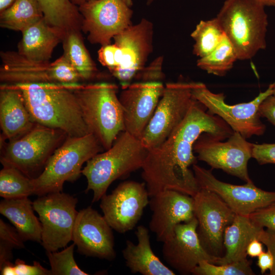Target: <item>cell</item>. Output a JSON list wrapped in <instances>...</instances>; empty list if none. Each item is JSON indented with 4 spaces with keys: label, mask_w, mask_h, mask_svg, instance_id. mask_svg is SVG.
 <instances>
[{
    "label": "cell",
    "mask_w": 275,
    "mask_h": 275,
    "mask_svg": "<svg viewBox=\"0 0 275 275\" xmlns=\"http://www.w3.org/2000/svg\"><path fill=\"white\" fill-rule=\"evenodd\" d=\"M274 264V258L271 252L267 250L263 252L258 257L257 265L261 273L264 274L267 270L270 271Z\"/></svg>",
    "instance_id": "cell-41"
},
{
    "label": "cell",
    "mask_w": 275,
    "mask_h": 275,
    "mask_svg": "<svg viewBox=\"0 0 275 275\" xmlns=\"http://www.w3.org/2000/svg\"><path fill=\"white\" fill-rule=\"evenodd\" d=\"M260 117L266 118L275 126V96L271 95L265 99L259 106Z\"/></svg>",
    "instance_id": "cell-39"
},
{
    "label": "cell",
    "mask_w": 275,
    "mask_h": 275,
    "mask_svg": "<svg viewBox=\"0 0 275 275\" xmlns=\"http://www.w3.org/2000/svg\"><path fill=\"white\" fill-rule=\"evenodd\" d=\"M153 36L152 23L143 18L116 35L114 44L101 46L98 50V61L120 81L122 88L130 84L146 67L153 50Z\"/></svg>",
    "instance_id": "cell-6"
},
{
    "label": "cell",
    "mask_w": 275,
    "mask_h": 275,
    "mask_svg": "<svg viewBox=\"0 0 275 275\" xmlns=\"http://www.w3.org/2000/svg\"><path fill=\"white\" fill-rule=\"evenodd\" d=\"M33 203L28 197L4 199L0 203V213L13 225L24 241L41 243L42 226L34 214Z\"/></svg>",
    "instance_id": "cell-26"
},
{
    "label": "cell",
    "mask_w": 275,
    "mask_h": 275,
    "mask_svg": "<svg viewBox=\"0 0 275 275\" xmlns=\"http://www.w3.org/2000/svg\"><path fill=\"white\" fill-rule=\"evenodd\" d=\"M152 214L149 224L158 241L171 238L175 227L195 216L193 197L174 190H166L150 198Z\"/></svg>",
    "instance_id": "cell-21"
},
{
    "label": "cell",
    "mask_w": 275,
    "mask_h": 275,
    "mask_svg": "<svg viewBox=\"0 0 275 275\" xmlns=\"http://www.w3.org/2000/svg\"><path fill=\"white\" fill-rule=\"evenodd\" d=\"M264 228L253 223L249 216L236 214L225 229L224 245L226 252L216 264H229L246 259L250 242L258 237Z\"/></svg>",
    "instance_id": "cell-25"
},
{
    "label": "cell",
    "mask_w": 275,
    "mask_h": 275,
    "mask_svg": "<svg viewBox=\"0 0 275 275\" xmlns=\"http://www.w3.org/2000/svg\"><path fill=\"white\" fill-rule=\"evenodd\" d=\"M18 45V52L35 62H49L57 45L66 32L46 21L44 17L25 28Z\"/></svg>",
    "instance_id": "cell-23"
},
{
    "label": "cell",
    "mask_w": 275,
    "mask_h": 275,
    "mask_svg": "<svg viewBox=\"0 0 275 275\" xmlns=\"http://www.w3.org/2000/svg\"><path fill=\"white\" fill-rule=\"evenodd\" d=\"M112 229L103 215L88 206L78 212L72 240L79 254L112 261L116 253Z\"/></svg>",
    "instance_id": "cell-19"
},
{
    "label": "cell",
    "mask_w": 275,
    "mask_h": 275,
    "mask_svg": "<svg viewBox=\"0 0 275 275\" xmlns=\"http://www.w3.org/2000/svg\"><path fill=\"white\" fill-rule=\"evenodd\" d=\"M15 0H0V12L10 7Z\"/></svg>",
    "instance_id": "cell-44"
},
{
    "label": "cell",
    "mask_w": 275,
    "mask_h": 275,
    "mask_svg": "<svg viewBox=\"0 0 275 275\" xmlns=\"http://www.w3.org/2000/svg\"><path fill=\"white\" fill-rule=\"evenodd\" d=\"M222 141L207 133L202 134L194 145L197 159L245 182L252 181L248 163L252 157L254 143L249 142L236 131L226 142Z\"/></svg>",
    "instance_id": "cell-13"
},
{
    "label": "cell",
    "mask_w": 275,
    "mask_h": 275,
    "mask_svg": "<svg viewBox=\"0 0 275 275\" xmlns=\"http://www.w3.org/2000/svg\"><path fill=\"white\" fill-rule=\"evenodd\" d=\"M44 17L38 0H15L0 12L1 28L22 32Z\"/></svg>",
    "instance_id": "cell-29"
},
{
    "label": "cell",
    "mask_w": 275,
    "mask_h": 275,
    "mask_svg": "<svg viewBox=\"0 0 275 275\" xmlns=\"http://www.w3.org/2000/svg\"><path fill=\"white\" fill-rule=\"evenodd\" d=\"M0 240L10 245L14 249L24 248V241L15 228H13L0 219Z\"/></svg>",
    "instance_id": "cell-38"
},
{
    "label": "cell",
    "mask_w": 275,
    "mask_h": 275,
    "mask_svg": "<svg viewBox=\"0 0 275 275\" xmlns=\"http://www.w3.org/2000/svg\"><path fill=\"white\" fill-rule=\"evenodd\" d=\"M44 18L50 25L67 33L81 31L82 16L70 0H38Z\"/></svg>",
    "instance_id": "cell-27"
},
{
    "label": "cell",
    "mask_w": 275,
    "mask_h": 275,
    "mask_svg": "<svg viewBox=\"0 0 275 275\" xmlns=\"http://www.w3.org/2000/svg\"><path fill=\"white\" fill-rule=\"evenodd\" d=\"M148 152L140 139L124 131L109 149L89 160L81 173L87 180L85 191L93 192L92 202L100 200L114 181L142 169Z\"/></svg>",
    "instance_id": "cell-3"
},
{
    "label": "cell",
    "mask_w": 275,
    "mask_h": 275,
    "mask_svg": "<svg viewBox=\"0 0 275 275\" xmlns=\"http://www.w3.org/2000/svg\"><path fill=\"white\" fill-rule=\"evenodd\" d=\"M226 36L216 17L208 20H201L190 36L195 41L193 53L200 58L211 52Z\"/></svg>",
    "instance_id": "cell-31"
},
{
    "label": "cell",
    "mask_w": 275,
    "mask_h": 275,
    "mask_svg": "<svg viewBox=\"0 0 275 275\" xmlns=\"http://www.w3.org/2000/svg\"><path fill=\"white\" fill-rule=\"evenodd\" d=\"M237 60L236 50L226 35L211 52L197 61V65L209 74L223 76L232 68Z\"/></svg>",
    "instance_id": "cell-30"
},
{
    "label": "cell",
    "mask_w": 275,
    "mask_h": 275,
    "mask_svg": "<svg viewBox=\"0 0 275 275\" xmlns=\"http://www.w3.org/2000/svg\"><path fill=\"white\" fill-rule=\"evenodd\" d=\"M67 136L62 130L36 123L24 135L5 143L2 147L1 162L3 166L15 167L35 179Z\"/></svg>",
    "instance_id": "cell-8"
},
{
    "label": "cell",
    "mask_w": 275,
    "mask_h": 275,
    "mask_svg": "<svg viewBox=\"0 0 275 275\" xmlns=\"http://www.w3.org/2000/svg\"><path fill=\"white\" fill-rule=\"evenodd\" d=\"M78 7L81 30L92 44H111L112 38L131 24L133 12L122 0H89Z\"/></svg>",
    "instance_id": "cell-15"
},
{
    "label": "cell",
    "mask_w": 275,
    "mask_h": 275,
    "mask_svg": "<svg viewBox=\"0 0 275 275\" xmlns=\"http://www.w3.org/2000/svg\"><path fill=\"white\" fill-rule=\"evenodd\" d=\"M154 0H147V3L148 4H151Z\"/></svg>",
    "instance_id": "cell-49"
},
{
    "label": "cell",
    "mask_w": 275,
    "mask_h": 275,
    "mask_svg": "<svg viewBox=\"0 0 275 275\" xmlns=\"http://www.w3.org/2000/svg\"><path fill=\"white\" fill-rule=\"evenodd\" d=\"M264 7H275V0H254Z\"/></svg>",
    "instance_id": "cell-45"
},
{
    "label": "cell",
    "mask_w": 275,
    "mask_h": 275,
    "mask_svg": "<svg viewBox=\"0 0 275 275\" xmlns=\"http://www.w3.org/2000/svg\"><path fill=\"white\" fill-rule=\"evenodd\" d=\"M112 83H79L75 89L84 121L104 150L109 149L125 131L123 109Z\"/></svg>",
    "instance_id": "cell-4"
},
{
    "label": "cell",
    "mask_w": 275,
    "mask_h": 275,
    "mask_svg": "<svg viewBox=\"0 0 275 275\" xmlns=\"http://www.w3.org/2000/svg\"><path fill=\"white\" fill-rule=\"evenodd\" d=\"M160 80H141L122 88L119 99L123 109L125 131L140 140L161 98Z\"/></svg>",
    "instance_id": "cell-18"
},
{
    "label": "cell",
    "mask_w": 275,
    "mask_h": 275,
    "mask_svg": "<svg viewBox=\"0 0 275 275\" xmlns=\"http://www.w3.org/2000/svg\"><path fill=\"white\" fill-rule=\"evenodd\" d=\"M104 150L95 136H67L54 151L42 173L33 179L34 195L39 197L61 192L66 181L74 182L80 176L83 164Z\"/></svg>",
    "instance_id": "cell-7"
},
{
    "label": "cell",
    "mask_w": 275,
    "mask_h": 275,
    "mask_svg": "<svg viewBox=\"0 0 275 275\" xmlns=\"http://www.w3.org/2000/svg\"><path fill=\"white\" fill-rule=\"evenodd\" d=\"M14 248L8 243L0 240V269L13 259Z\"/></svg>",
    "instance_id": "cell-42"
},
{
    "label": "cell",
    "mask_w": 275,
    "mask_h": 275,
    "mask_svg": "<svg viewBox=\"0 0 275 275\" xmlns=\"http://www.w3.org/2000/svg\"><path fill=\"white\" fill-rule=\"evenodd\" d=\"M272 95L275 96V83H273V94Z\"/></svg>",
    "instance_id": "cell-48"
},
{
    "label": "cell",
    "mask_w": 275,
    "mask_h": 275,
    "mask_svg": "<svg viewBox=\"0 0 275 275\" xmlns=\"http://www.w3.org/2000/svg\"><path fill=\"white\" fill-rule=\"evenodd\" d=\"M79 83L12 85L21 91L35 123L77 137L89 133L74 92Z\"/></svg>",
    "instance_id": "cell-2"
},
{
    "label": "cell",
    "mask_w": 275,
    "mask_h": 275,
    "mask_svg": "<svg viewBox=\"0 0 275 275\" xmlns=\"http://www.w3.org/2000/svg\"><path fill=\"white\" fill-rule=\"evenodd\" d=\"M258 239L263 243L272 254L274 258V264L269 271L270 275H275V232L263 229Z\"/></svg>",
    "instance_id": "cell-40"
},
{
    "label": "cell",
    "mask_w": 275,
    "mask_h": 275,
    "mask_svg": "<svg viewBox=\"0 0 275 275\" xmlns=\"http://www.w3.org/2000/svg\"><path fill=\"white\" fill-rule=\"evenodd\" d=\"M263 243L257 239L252 240L246 249V254L251 257H258L263 252Z\"/></svg>",
    "instance_id": "cell-43"
},
{
    "label": "cell",
    "mask_w": 275,
    "mask_h": 275,
    "mask_svg": "<svg viewBox=\"0 0 275 275\" xmlns=\"http://www.w3.org/2000/svg\"><path fill=\"white\" fill-rule=\"evenodd\" d=\"M21 91L14 85L0 86L1 138L9 141L20 138L34 126Z\"/></svg>",
    "instance_id": "cell-22"
},
{
    "label": "cell",
    "mask_w": 275,
    "mask_h": 275,
    "mask_svg": "<svg viewBox=\"0 0 275 275\" xmlns=\"http://www.w3.org/2000/svg\"><path fill=\"white\" fill-rule=\"evenodd\" d=\"M195 275H253L250 262L246 259L224 264H215L202 261L193 270Z\"/></svg>",
    "instance_id": "cell-34"
},
{
    "label": "cell",
    "mask_w": 275,
    "mask_h": 275,
    "mask_svg": "<svg viewBox=\"0 0 275 275\" xmlns=\"http://www.w3.org/2000/svg\"><path fill=\"white\" fill-rule=\"evenodd\" d=\"M71 2L75 6L78 7L85 2L89 0H70Z\"/></svg>",
    "instance_id": "cell-46"
},
{
    "label": "cell",
    "mask_w": 275,
    "mask_h": 275,
    "mask_svg": "<svg viewBox=\"0 0 275 275\" xmlns=\"http://www.w3.org/2000/svg\"><path fill=\"white\" fill-rule=\"evenodd\" d=\"M249 217L255 225L275 232V202L256 210Z\"/></svg>",
    "instance_id": "cell-35"
},
{
    "label": "cell",
    "mask_w": 275,
    "mask_h": 275,
    "mask_svg": "<svg viewBox=\"0 0 275 275\" xmlns=\"http://www.w3.org/2000/svg\"><path fill=\"white\" fill-rule=\"evenodd\" d=\"M252 158L260 164H275V143L254 144Z\"/></svg>",
    "instance_id": "cell-37"
},
{
    "label": "cell",
    "mask_w": 275,
    "mask_h": 275,
    "mask_svg": "<svg viewBox=\"0 0 275 275\" xmlns=\"http://www.w3.org/2000/svg\"><path fill=\"white\" fill-rule=\"evenodd\" d=\"M196 100L191 82H169L140 140L148 150L158 147L184 120Z\"/></svg>",
    "instance_id": "cell-12"
},
{
    "label": "cell",
    "mask_w": 275,
    "mask_h": 275,
    "mask_svg": "<svg viewBox=\"0 0 275 275\" xmlns=\"http://www.w3.org/2000/svg\"><path fill=\"white\" fill-rule=\"evenodd\" d=\"M2 84L78 83L80 75L62 55L56 61L35 62L17 51L1 52Z\"/></svg>",
    "instance_id": "cell-11"
},
{
    "label": "cell",
    "mask_w": 275,
    "mask_h": 275,
    "mask_svg": "<svg viewBox=\"0 0 275 275\" xmlns=\"http://www.w3.org/2000/svg\"><path fill=\"white\" fill-rule=\"evenodd\" d=\"M13 275H51L50 270L43 267L39 262L34 261L33 265L26 264L17 259L12 265Z\"/></svg>",
    "instance_id": "cell-36"
},
{
    "label": "cell",
    "mask_w": 275,
    "mask_h": 275,
    "mask_svg": "<svg viewBox=\"0 0 275 275\" xmlns=\"http://www.w3.org/2000/svg\"><path fill=\"white\" fill-rule=\"evenodd\" d=\"M216 17L238 60H250L265 49L268 17L261 4L254 0H226Z\"/></svg>",
    "instance_id": "cell-5"
},
{
    "label": "cell",
    "mask_w": 275,
    "mask_h": 275,
    "mask_svg": "<svg viewBox=\"0 0 275 275\" xmlns=\"http://www.w3.org/2000/svg\"><path fill=\"white\" fill-rule=\"evenodd\" d=\"M63 55L76 70L82 80L94 78L97 69L87 49L80 31H72L66 33L62 41Z\"/></svg>",
    "instance_id": "cell-28"
},
{
    "label": "cell",
    "mask_w": 275,
    "mask_h": 275,
    "mask_svg": "<svg viewBox=\"0 0 275 275\" xmlns=\"http://www.w3.org/2000/svg\"><path fill=\"white\" fill-rule=\"evenodd\" d=\"M34 184L29 178L15 167L3 166L0 171V196L4 199L28 197L34 195Z\"/></svg>",
    "instance_id": "cell-32"
},
{
    "label": "cell",
    "mask_w": 275,
    "mask_h": 275,
    "mask_svg": "<svg viewBox=\"0 0 275 275\" xmlns=\"http://www.w3.org/2000/svg\"><path fill=\"white\" fill-rule=\"evenodd\" d=\"M78 200L63 191L39 197L33 203L42 226L41 243L46 252L57 251L72 240Z\"/></svg>",
    "instance_id": "cell-10"
},
{
    "label": "cell",
    "mask_w": 275,
    "mask_h": 275,
    "mask_svg": "<svg viewBox=\"0 0 275 275\" xmlns=\"http://www.w3.org/2000/svg\"><path fill=\"white\" fill-rule=\"evenodd\" d=\"M196 99L182 122L158 147L148 150L142 168V177L150 198L166 190L194 197L200 190L189 167L197 163L194 145L207 133L223 141L234 132L221 118L206 112Z\"/></svg>",
    "instance_id": "cell-1"
},
{
    "label": "cell",
    "mask_w": 275,
    "mask_h": 275,
    "mask_svg": "<svg viewBox=\"0 0 275 275\" xmlns=\"http://www.w3.org/2000/svg\"><path fill=\"white\" fill-rule=\"evenodd\" d=\"M193 170L200 188L219 196L236 214L249 216L256 210L275 202V191L262 190L253 181L234 185L216 178L211 171L197 164Z\"/></svg>",
    "instance_id": "cell-17"
},
{
    "label": "cell",
    "mask_w": 275,
    "mask_h": 275,
    "mask_svg": "<svg viewBox=\"0 0 275 275\" xmlns=\"http://www.w3.org/2000/svg\"><path fill=\"white\" fill-rule=\"evenodd\" d=\"M198 221L178 224L173 237L163 242L162 253L166 262L182 274L191 273L202 261L216 264L219 258L209 254L202 246L197 232Z\"/></svg>",
    "instance_id": "cell-20"
},
{
    "label": "cell",
    "mask_w": 275,
    "mask_h": 275,
    "mask_svg": "<svg viewBox=\"0 0 275 275\" xmlns=\"http://www.w3.org/2000/svg\"><path fill=\"white\" fill-rule=\"evenodd\" d=\"M138 243L127 240L122 255L127 267L133 273L143 275H174L153 252L148 229L139 226L135 232Z\"/></svg>",
    "instance_id": "cell-24"
},
{
    "label": "cell",
    "mask_w": 275,
    "mask_h": 275,
    "mask_svg": "<svg viewBox=\"0 0 275 275\" xmlns=\"http://www.w3.org/2000/svg\"><path fill=\"white\" fill-rule=\"evenodd\" d=\"M122 1L129 7H130L133 4L132 0H122Z\"/></svg>",
    "instance_id": "cell-47"
},
{
    "label": "cell",
    "mask_w": 275,
    "mask_h": 275,
    "mask_svg": "<svg viewBox=\"0 0 275 275\" xmlns=\"http://www.w3.org/2000/svg\"><path fill=\"white\" fill-rule=\"evenodd\" d=\"M195 216L199 240L211 255L222 257L226 228L236 214L227 203L213 191L200 188L193 197Z\"/></svg>",
    "instance_id": "cell-14"
},
{
    "label": "cell",
    "mask_w": 275,
    "mask_h": 275,
    "mask_svg": "<svg viewBox=\"0 0 275 275\" xmlns=\"http://www.w3.org/2000/svg\"><path fill=\"white\" fill-rule=\"evenodd\" d=\"M191 85L194 97L208 109L209 114L219 117L234 131L246 139L264 133L266 127L260 120L259 108L265 99L272 95L273 83L251 101L234 105L226 102L224 93H214L203 83L191 82Z\"/></svg>",
    "instance_id": "cell-9"
},
{
    "label": "cell",
    "mask_w": 275,
    "mask_h": 275,
    "mask_svg": "<svg viewBox=\"0 0 275 275\" xmlns=\"http://www.w3.org/2000/svg\"><path fill=\"white\" fill-rule=\"evenodd\" d=\"M149 198L145 182L125 181L101 198L100 207L111 228L124 233L136 226L149 205Z\"/></svg>",
    "instance_id": "cell-16"
},
{
    "label": "cell",
    "mask_w": 275,
    "mask_h": 275,
    "mask_svg": "<svg viewBox=\"0 0 275 275\" xmlns=\"http://www.w3.org/2000/svg\"><path fill=\"white\" fill-rule=\"evenodd\" d=\"M73 243L60 252H46L51 275H88L82 270L74 258Z\"/></svg>",
    "instance_id": "cell-33"
}]
</instances>
